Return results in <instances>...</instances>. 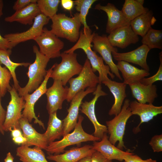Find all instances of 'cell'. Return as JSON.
Masks as SVG:
<instances>
[{
    "instance_id": "obj_37",
    "label": "cell",
    "mask_w": 162,
    "mask_h": 162,
    "mask_svg": "<svg viewBox=\"0 0 162 162\" xmlns=\"http://www.w3.org/2000/svg\"><path fill=\"white\" fill-rule=\"evenodd\" d=\"M154 152L162 151V134L156 135L153 136L149 142Z\"/></svg>"
},
{
    "instance_id": "obj_10",
    "label": "cell",
    "mask_w": 162,
    "mask_h": 162,
    "mask_svg": "<svg viewBox=\"0 0 162 162\" xmlns=\"http://www.w3.org/2000/svg\"><path fill=\"white\" fill-rule=\"evenodd\" d=\"M34 40L38 44L40 52L50 59L60 57L64 43L47 28H44Z\"/></svg>"
},
{
    "instance_id": "obj_31",
    "label": "cell",
    "mask_w": 162,
    "mask_h": 162,
    "mask_svg": "<svg viewBox=\"0 0 162 162\" xmlns=\"http://www.w3.org/2000/svg\"><path fill=\"white\" fill-rule=\"evenodd\" d=\"M148 10V8L144 7L136 0H125L121 11L126 18L130 22Z\"/></svg>"
},
{
    "instance_id": "obj_26",
    "label": "cell",
    "mask_w": 162,
    "mask_h": 162,
    "mask_svg": "<svg viewBox=\"0 0 162 162\" xmlns=\"http://www.w3.org/2000/svg\"><path fill=\"white\" fill-rule=\"evenodd\" d=\"M40 14L37 2L33 3L5 17L4 20L8 22H17L23 25H32L34 18Z\"/></svg>"
},
{
    "instance_id": "obj_20",
    "label": "cell",
    "mask_w": 162,
    "mask_h": 162,
    "mask_svg": "<svg viewBox=\"0 0 162 162\" xmlns=\"http://www.w3.org/2000/svg\"><path fill=\"white\" fill-rule=\"evenodd\" d=\"M106 133L104 134L99 141L93 142L92 146L95 150L99 152L109 160L120 161H123L127 155L132 153L128 151H124L112 144L109 141Z\"/></svg>"
},
{
    "instance_id": "obj_29",
    "label": "cell",
    "mask_w": 162,
    "mask_h": 162,
    "mask_svg": "<svg viewBox=\"0 0 162 162\" xmlns=\"http://www.w3.org/2000/svg\"><path fill=\"white\" fill-rule=\"evenodd\" d=\"M64 133L63 120L58 118L57 112L49 114L46 130L43 134L49 143L60 139Z\"/></svg>"
},
{
    "instance_id": "obj_8",
    "label": "cell",
    "mask_w": 162,
    "mask_h": 162,
    "mask_svg": "<svg viewBox=\"0 0 162 162\" xmlns=\"http://www.w3.org/2000/svg\"><path fill=\"white\" fill-rule=\"evenodd\" d=\"M9 92L10 99L7 106L3 124V129L4 132L10 131L14 128L20 129L19 121L22 117V111L24 108L25 104L23 96L19 95L14 86Z\"/></svg>"
},
{
    "instance_id": "obj_48",
    "label": "cell",
    "mask_w": 162,
    "mask_h": 162,
    "mask_svg": "<svg viewBox=\"0 0 162 162\" xmlns=\"http://www.w3.org/2000/svg\"><path fill=\"white\" fill-rule=\"evenodd\" d=\"M143 162H157L156 160H154L151 158L147 159L146 160H144Z\"/></svg>"
},
{
    "instance_id": "obj_14",
    "label": "cell",
    "mask_w": 162,
    "mask_h": 162,
    "mask_svg": "<svg viewBox=\"0 0 162 162\" xmlns=\"http://www.w3.org/2000/svg\"><path fill=\"white\" fill-rule=\"evenodd\" d=\"M96 87L88 88L86 90L79 92L73 98L70 105L67 110L68 114L63 120L64 136L74 129L78 121L80 107L84 97L88 94L93 93Z\"/></svg>"
},
{
    "instance_id": "obj_5",
    "label": "cell",
    "mask_w": 162,
    "mask_h": 162,
    "mask_svg": "<svg viewBox=\"0 0 162 162\" xmlns=\"http://www.w3.org/2000/svg\"><path fill=\"white\" fill-rule=\"evenodd\" d=\"M130 102L129 99H125L120 113L111 120L106 122L109 141L114 145L118 142L117 147L122 150L126 149L123 137L127 122L133 115L129 107Z\"/></svg>"
},
{
    "instance_id": "obj_25",
    "label": "cell",
    "mask_w": 162,
    "mask_h": 162,
    "mask_svg": "<svg viewBox=\"0 0 162 162\" xmlns=\"http://www.w3.org/2000/svg\"><path fill=\"white\" fill-rule=\"evenodd\" d=\"M116 64L122 74L124 79L123 82L126 85L140 81L150 75L149 71L140 69L125 61H118Z\"/></svg>"
},
{
    "instance_id": "obj_41",
    "label": "cell",
    "mask_w": 162,
    "mask_h": 162,
    "mask_svg": "<svg viewBox=\"0 0 162 162\" xmlns=\"http://www.w3.org/2000/svg\"><path fill=\"white\" fill-rule=\"evenodd\" d=\"M60 3L62 6L66 10L70 11L74 5V1L72 0H61Z\"/></svg>"
},
{
    "instance_id": "obj_4",
    "label": "cell",
    "mask_w": 162,
    "mask_h": 162,
    "mask_svg": "<svg viewBox=\"0 0 162 162\" xmlns=\"http://www.w3.org/2000/svg\"><path fill=\"white\" fill-rule=\"evenodd\" d=\"M84 117L79 115L77 123L73 131L63 137L61 140L48 143L45 150L49 154L56 155L64 153L65 148L72 145L80 144L87 141H99L100 140L88 134L83 130L82 122Z\"/></svg>"
},
{
    "instance_id": "obj_16",
    "label": "cell",
    "mask_w": 162,
    "mask_h": 162,
    "mask_svg": "<svg viewBox=\"0 0 162 162\" xmlns=\"http://www.w3.org/2000/svg\"><path fill=\"white\" fill-rule=\"evenodd\" d=\"M94 9L103 10L106 14L108 20L106 32L108 34L118 28L130 25V22L126 18L121 10L118 9L112 3H109L105 6L98 4L95 5Z\"/></svg>"
},
{
    "instance_id": "obj_23",
    "label": "cell",
    "mask_w": 162,
    "mask_h": 162,
    "mask_svg": "<svg viewBox=\"0 0 162 162\" xmlns=\"http://www.w3.org/2000/svg\"><path fill=\"white\" fill-rule=\"evenodd\" d=\"M104 84L109 89L114 98V102L110 110V116H116L120 112L123 103L127 97L126 92V85L123 82H119L112 81L110 79L103 81Z\"/></svg>"
},
{
    "instance_id": "obj_40",
    "label": "cell",
    "mask_w": 162,
    "mask_h": 162,
    "mask_svg": "<svg viewBox=\"0 0 162 162\" xmlns=\"http://www.w3.org/2000/svg\"><path fill=\"white\" fill-rule=\"evenodd\" d=\"M6 114V111L2 107L0 98V132L4 135V131L3 129V124L4 121Z\"/></svg>"
},
{
    "instance_id": "obj_24",
    "label": "cell",
    "mask_w": 162,
    "mask_h": 162,
    "mask_svg": "<svg viewBox=\"0 0 162 162\" xmlns=\"http://www.w3.org/2000/svg\"><path fill=\"white\" fill-rule=\"evenodd\" d=\"M128 85L132 97L139 103L152 104L158 97L157 87L155 85L146 86L138 81Z\"/></svg>"
},
{
    "instance_id": "obj_47",
    "label": "cell",
    "mask_w": 162,
    "mask_h": 162,
    "mask_svg": "<svg viewBox=\"0 0 162 162\" xmlns=\"http://www.w3.org/2000/svg\"><path fill=\"white\" fill-rule=\"evenodd\" d=\"M3 7V1L2 0H0V17L3 14L2 10Z\"/></svg>"
},
{
    "instance_id": "obj_17",
    "label": "cell",
    "mask_w": 162,
    "mask_h": 162,
    "mask_svg": "<svg viewBox=\"0 0 162 162\" xmlns=\"http://www.w3.org/2000/svg\"><path fill=\"white\" fill-rule=\"evenodd\" d=\"M150 50L147 46L142 44L136 49L127 52L119 53L113 51L112 55L116 61H124L137 64L143 69L149 71L150 69L146 59Z\"/></svg>"
},
{
    "instance_id": "obj_36",
    "label": "cell",
    "mask_w": 162,
    "mask_h": 162,
    "mask_svg": "<svg viewBox=\"0 0 162 162\" xmlns=\"http://www.w3.org/2000/svg\"><path fill=\"white\" fill-rule=\"evenodd\" d=\"M160 64L159 69L157 73L154 75L148 78H144L141 79L140 82L145 85L153 84L157 81L162 80V52L159 53Z\"/></svg>"
},
{
    "instance_id": "obj_39",
    "label": "cell",
    "mask_w": 162,
    "mask_h": 162,
    "mask_svg": "<svg viewBox=\"0 0 162 162\" xmlns=\"http://www.w3.org/2000/svg\"><path fill=\"white\" fill-rule=\"evenodd\" d=\"M91 162H113L105 158L99 152L95 151L91 156Z\"/></svg>"
},
{
    "instance_id": "obj_19",
    "label": "cell",
    "mask_w": 162,
    "mask_h": 162,
    "mask_svg": "<svg viewBox=\"0 0 162 162\" xmlns=\"http://www.w3.org/2000/svg\"><path fill=\"white\" fill-rule=\"evenodd\" d=\"M129 107L132 115L139 116L140 122L135 129L134 132L139 131V127L142 124L148 122L158 115L162 113V106H156L152 104L141 103L136 100L130 102Z\"/></svg>"
},
{
    "instance_id": "obj_1",
    "label": "cell",
    "mask_w": 162,
    "mask_h": 162,
    "mask_svg": "<svg viewBox=\"0 0 162 162\" xmlns=\"http://www.w3.org/2000/svg\"><path fill=\"white\" fill-rule=\"evenodd\" d=\"M95 32H92L89 28H84L80 32L79 38L76 44L70 49L64 52L66 53L74 52L78 49L82 50L86 55L94 73L98 71L99 73V84L109 79V75L112 79L115 75L110 72L109 67L105 65L101 56L98 55L92 49V39Z\"/></svg>"
},
{
    "instance_id": "obj_38",
    "label": "cell",
    "mask_w": 162,
    "mask_h": 162,
    "mask_svg": "<svg viewBox=\"0 0 162 162\" xmlns=\"http://www.w3.org/2000/svg\"><path fill=\"white\" fill-rule=\"evenodd\" d=\"M37 0H17L14 3L13 9L15 11L21 9L31 3L37 2Z\"/></svg>"
},
{
    "instance_id": "obj_44",
    "label": "cell",
    "mask_w": 162,
    "mask_h": 162,
    "mask_svg": "<svg viewBox=\"0 0 162 162\" xmlns=\"http://www.w3.org/2000/svg\"><path fill=\"white\" fill-rule=\"evenodd\" d=\"M10 131L11 132V136L12 137H16L22 135L20 129L14 128L11 129Z\"/></svg>"
},
{
    "instance_id": "obj_2",
    "label": "cell",
    "mask_w": 162,
    "mask_h": 162,
    "mask_svg": "<svg viewBox=\"0 0 162 162\" xmlns=\"http://www.w3.org/2000/svg\"><path fill=\"white\" fill-rule=\"evenodd\" d=\"M36 58L34 62L29 65L27 73L28 81L26 86L20 87L17 90L20 96L32 93L38 88L46 74V68L50 59L41 53L36 45L33 47Z\"/></svg>"
},
{
    "instance_id": "obj_12",
    "label": "cell",
    "mask_w": 162,
    "mask_h": 162,
    "mask_svg": "<svg viewBox=\"0 0 162 162\" xmlns=\"http://www.w3.org/2000/svg\"><path fill=\"white\" fill-rule=\"evenodd\" d=\"M93 94L94 96L89 101L82 102L80 106L81 109L80 110L81 112L86 115L93 124L94 131L93 136L100 139L102 138L104 134L107 132L106 126L100 124L97 120L95 112V106L98 99L100 96H104L107 94L102 90L101 84H98Z\"/></svg>"
},
{
    "instance_id": "obj_42",
    "label": "cell",
    "mask_w": 162,
    "mask_h": 162,
    "mask_svg": "<svg viewBox=\"0 0 162 162\" xmlns=\"http://www.w3.org/2000/svg\"><path fill=\"white\" fill-rule=\"evenodd\" d=\"M0 49L4 50L12 49L8 40L4 37H2L0 34Z\"/></svg>"
},
{
    "instance_id": "obj_21",
    "label": "cell",
    "mask_w": 162,
    "mask_h": 162,
    "mask_svg": "<svg viewBox=\"0 0 162 162\" xmlns=\"http://www.w3.org/2000/svg\"><path fill=\"white\" fill-rule=\"evenodd\" d=\"M95 151L92 146L86 145L73 147L61 154H49L46 158L55 162H76L85 157L92 156Z\"/></svg>"
},
{
    "instance_id": "obj_13",
    "label": "cell",
    "mask_w": 162,
    "mask_h": 162,
    "mask_svg": "<svg viewBox=\"0 0 162 162\" xmlns=\"http://www.w3.org/2000/svg\"><path fill=\"white\" fill-rule=\"evenodd\" d=\"M92 43L94 51L100 55L103 60L109 67L112 73L114 74L119 80H122L116 64L113 61L112 55L113 51L117 52V49L111 45L105 35L101 36L95 33Z\"/></svg>"
},
{
    "instance_id": "obj_22",
    "label": "cell",
    "mask_w": 162,
    "mask_h": 162,
    "mask_svg": "<svg viewBox=\"0 0 162 162\" xmlns=\"http://www.w3.org/2000/svg\"><path fill=\"white\" fill-rule=\"evenodd\" d=\"M19 124L20 128L23 132L22 135L26 139V142L23 145L28 147L34 146L45 150L48 143L43 134L37 131L28 121L22 117L20 119Z\"/></svg>"
},
{
    "instance_id": "obj_46",
    "label": "cell",
    "mask_w": 162,
    "mask_h": 162,
    "mask_svg": "<svg viewBox=\"0 0 162 162\" xmlns=\"http://www.w3.org/2000/svg\"><path fill=\"white\" fill-rule=\"evenodd\" d=\"M91 156L85 157L76 162H91Z\"/></svg>"
},
{
    "instance_id": "obj_9",
    "label": "cell",
    "mask_w": 162,
    "mask_h": 162,
    "mask_svg": "<svg viewBox=\"0 0 162 162\" xmlns=\"http://www.w3.org/2000/svg\"><path fill=\"white\" fill-rule=\"evenodd\" d=\"M54 65L47 71L46 74L40 86L31 94H27L23 96L25 101L23 110L22 112V117L27 119L29 123L34 119V123L38 124L44 129H45L44 123L39 120L36 116L34 111V106L38 100L45 94L47 88V84L52 72Z\"/></svg>"
},
{
    "instance_id": "obj_33",
    "label": "cell",
    "mask_w": 162,
    "mask_h": 162,
    "mask_svg": "<svg viewBox=\"0 0 162 162\" xmlns=\"http://www.w3.org/2000/svg\"><path fill=\"white\" fill-rule=\"evenodd\" d=\"M60 0H37V3L41 13L50 19L57 14Z\"/></svg>"
},
{
    "instance_id": "obj_43",
    "label": "cell",
    "mask_w": 162,
    "mask_h": 162,
    "mask_svg": "<svg viewBox=\"0 0 162 162\" xmlns=\"http://www.w3.org/2000/svg\"><path fill=\"white\" fill-rule=\"evenodd\" d=\"M12 140L14 143L19 145H23L26 142V139L23 135L16 137L13 138Z\"/></svg>"
},
{
    "instance_id": "obj_3",
    "label": "cell",
    "mask_w": 162,
    "mask_h": 162,
    "mask_svg": "<svg viewBox=\"0 0 162 162\" xmlns=\"http://www.w3.org/2000/svg\"><path fill=\"white\" fill-rule=\"evenodd\" d=\"M51 19V32L58 38H65L71 42H76L80 36L81 23L79 13L72 17L64 14H56Z\"/></svg>"
},
{
    "instance_id": "obj_28",
    "label": "cell",
    "mask_w": 162,
    "mask_h": 162,
    "mask_svg": "<svg viewBox=\"0 0 162 162\" xmlns=\"http://www.w3.org/2000/svg\"><path fill=\"white\" fill-rule=\"evenodd\" d=\"M16 155L22 162H49L42 149L37 146L21 145L17 148Z\"/></svg>"
},
{
    "instance_id": "obj_34",
    "label": "cell",
    "mask_w": 162,
    "mask_h": 162,
    "mask_svg": "<svg viewBox=\"0 0 162 162\" xmlns=\"http://www.w3.org/2000/svg\"><path fill=\"white\" fill-rule=\"evenodd\" d=\"M96 0H76L74 1L76 10L79 12V16L84 28H89L86 21V17L89 9Z\"/></svg>"
},
{
    "instance_id": "obj_7",
    "label": "cell",
    "mask_w": 162,
    "mask_h": 162,
    "mask_svg": "<svg viewBox=\"0 0 162 162\" xmlns=\"http://www.w3.org/2000/svg\"><path fill=\"white\" fill-rule=\"evenodd\" d=\"M68 82L70 87L66 100L68 102H70L78 92L87 88H95L99 83L98 76L93 71L88 59H86L78 76L75 78H71Z\"/></svg>"
},
{
    "instance_id": "obj_50",
    "label": "cell",
    "mask_w": 162,
    "mask_h": 162,
    "mask_svg": "<svg viewBox=\"0 0 162 162\" xmlns=\"http://www.w3.org/2000/svg\"><path fill=\"white\" fill-rule=\"evenodd\" d=\"M0 142H1V140H0Z\"/></svg>"
},
{
    "instance_id": "obj_30",
    "label": "cell",
    "mask_w": 162,
    "mask_h": 162,
    "mask_svg": "<svg viewBox=\"0 0 162 162\" xmlns=\"http://www.w3.org/2000/svg\"><path fill=\"white\" fill-rule=\"evenodd\" d=\"M10 49L4 50L0 49V64L4 65L10 72L13 78L14 85L15 89L17 90L20 87L17 79L15 70L20 66L27 67L30 64L29 63H15L11 61L10 58V56L11 53Z\"/></svg>"
},
{
    "instance_id": "obj_11",
    "label": "cell",
    "mask_w": 162,
    "mask_h": 162,
    "mask_svg": "<svg viewBox=\"0 0 162 162\" xmlns=\"http://www.w3.org/2000/svg\"><path fill=\"white\" fill-rule=\"evenodd\" d=\"M50 19L41 13L34 18L32 26L28 30L22 32L7 34L4 37L8 40L12 48L20 43L34 40L41 34L44 26L48 23Z\"/></svg>"
},
{
    "instance_id": "obj_35",
    "label": "cell",
    "mask_w": 162,
    "mask_h": 162,
    "mask_svg": "<svg viewBox=\"0 0 162 162\" xmlns=\"http://www.w3.org/2000/svg\"><path fill=\"white\" fill-rule=\"evenodd\" d=\"M11 77L8 70L5 67H2L0 64V98L4 97L7 91L11 89L10 81Z\"/></svg>"
},
{
    "instance_id": "obj_27",
    "label": "cell",
    "mask_w": 162,
    "mask_h": 162,
    "mask_svg": "<svg viewBox=\"0 0 162 162\" xmlns=\"http://www.w3.org/2000/svg\"><path fill=\"white\" fill-rule=\"evenodd\" d=\"M156 20L152 11L149 10L130 21V26L136 34L142 37Z\"/></svg>"
},
{
    "instance_id": "obj_32",
    "label": "cell",
    "mask_w": 162,
    "mask_h": 162,
    "mask_svg": "<svg viewBox=\"0 0 162 162\" xmlns=\"http://www.w3.org/2000/svg\"><path fill=\"white\" fill-rule=\"evenodd\" d=\"M142 44L151 50L154 48L162 49V30H156L152 27L142 37Z\"/></svg>"
},
{
    "instance_id": "obj_45",
    "label": "cell",
    "mask_w": 162,
    "mask_h": 162,
    "mask_svg": "<svg viewBox=\"0 0 162 162\" xmlns=\"http://www.w3.org/2000/svg\"><path fill=\"white\" fill-rule=\"evenodd\" d=\"M14 158L10 152H8L4 159V162H14Z\"/></svg>"
},
{
    "instance_id": "obj_6",
    "label": "cell",
    "mask_w": 162,
    "mask_h": 162,
    "mask_svg": "<svg viewBox=\"0 0 162 162\" xmlns=\"http://www.w3.org/2000/svg\"><path fill=\"white\" fill-rule=\"evenodd\" d=\"M62 61L59 64L56 63L50 76L53 80H60L64 86H66L68 81L81 71L83 66L78 62L77 54L74 52L61 53Z\"/></svg>"
},
{
    "instance_id": "obj_49",
    "label": "cell",
    "mask_w": 162,
    "mask_h": 162,
    "mask_svg": "<svg viewBox=\"0 0 162 162\" xmlns=\"http://www.w3.org/2000/svg\"><path fill=\"white\" fill-rule=\"evenodd\" d=\"M137 2L140 4L143 5L144 2V1L143 0H136Z\"/></svg>"
},
{
    "instance_id": "obj_18",
    "label": "cell",
    "mask_w": 162,
    "mask_h": 162,
    "mask_svg": "<svg viewBox=\"0 0 162 162\" xmlns=\"http://www.w3.org/2000/svg\"><path fill=\"white\" fill-rule=\"evenodd\" d=\"M107 39L113 47L124 49L139 40L138 35L133 31L130 25L118 28L110 33Z\"/></svg>"
},
{
    "instance_id": "obj_15",
    "label": "cell",
    "mask_w": 162,
    "mask_h": 162,
    "mask_svg": "<svg viewBox=\"0 0 162 162\" xmlns=\"http://www.w3.org/2000/svg\"><path fill=\"white\" fill-rule=\"evenodd\" d=\"M68 88L67 86L64 87L60 80H55L52 86L47 89L45 94L46 109L49 115L62 109L63 103L67 98Z\"/></svg>"
}]
</instances>
